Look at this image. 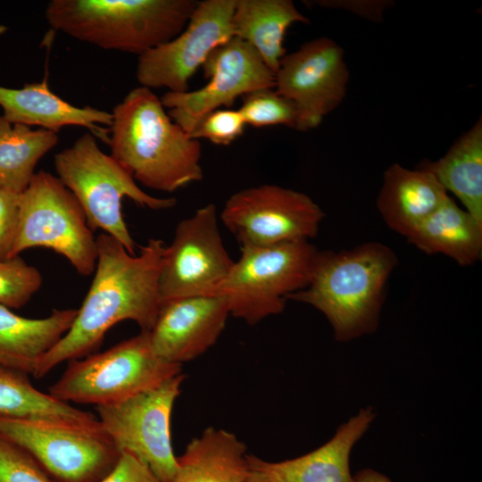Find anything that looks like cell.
Here are the masks:
<instances>
[{"label": "cell", "instance_id": "15", "mask_svg": "<svg viewBox=\"0 0 482 482\" xmlns=\"http://www.w3.org/2000/svg\"><path fill=\"white\" fill-rule=\"evenodd\" d=\"M349 73L343 49L332 39L320 37L286 54L275 73V91L294 104L299 130L320 124L343 100Z\"/></svg>", "mask_w": 482, "mask_h": 482}, {"label": "cell", "instance_id": "10", "mask_svg": "<svg viewBox=\"0 0 482 482\" xmlns=\"http://www.w3.org/2000/svg\"><path fill=\"white\" fill-rule=\"evenodd\" d=\"M184 378L180 373L124 401L96 406L102 428L119 452L137 457L162 482H171L177 471L170 421Z\"/></svg>", "mask_w": 482, "mask_h": 482}, {"label": "cell", "instance_id": "25", "mask_svg": "<svg viewBox=\"0 0 482 482\" xmlns=\"http://www.w3.org/2000/svg\"><path fill=\"white\" fill-rule=\"evenodd\" d=\"M57 133L14 124L0 116V188L21 195L39 160L58 143Z\"/></svg>", "mask_w": 482, "mask_h": 482}, {"label": "cell", "instance_id": "19", "mask_svg": "<svg viewBox=\"0 0 482 482\" xmlns=\"http://www.w3.org/2000/svg\"><path fill=\"white\" fill-rule=\"evenodd\" d=\"M448 197L428 170H409L395 163L385 171L377 206L388 228L406 237Z\"/></svg>", "mask_w": 482, "mask_h": 482}, {"label": "cell", "instance_id": "5", "mask_svg": "<svg viewBox=\"0 0 482 482\" xmlns=\"http://www.w3.org/2000/svg\"><path fill=\"white\" fill-rule=\"evenodd\" d=\"M54 164L58 179L84 211L92 231L104 230L130 254H136V243L122 215V198L129 197L154 211L176 204L174 198L154 197L143 191L111 154L100 149L92 133L83 134L71 146L57 153Z\"/></svg>", "mask_w": 482, "mask_h": 482}, {"label": "cell", "instance_id": "24", "mask_svg": "<svg viewBox=\"0 0 482 482\" xmlns=\"http://www.w3.org/2000/svg\"><path fill=\"white\" fill-rule=\"evenodd\" d=\"M430 171L452 192L475 220L482 223V120L463 134L439 160L428 162Z\"/></svg>", "mask_w": 482, "mask_h": 482}, {"label": "cell", "instance_id": "29", "mask_svg": "<svg viewBox=\"0 0 482 482\" xmlns=\"http://www.w3.org/2000/svg\"><path fill=\"white\" fill-rule=\"evenodd\" d=\"M0 482H55L22 448L0 436Z\"/></svg>", "mask_w": 482, "mask_h": 482}, {"label": "cell", "instance_id": "30", "mask_svg": "<svg viewBox=\"0 0 482 482\" xmlns=\"http://www.w3.org/2000/svg\"><path fill=\"white\" fill-rule=\"evenodd\" d=\"M245 122L238 110L217 109L200 120L188 134L192 138H204L219 145H229L245 130Z\"/></svg>", "mask_w": 482, "mask_h": 482}, {"label": "cell", "instance_id": "2", "mask_svg": "<svg viewBox=\"0 0 482 482\" xmlns=\"http://www.w3.org/2000/svg\"><path fill=\"white\" fill-rule=\"evenodd\" d=\"M111 155L135 181L171 193L202 180V148L175 123L152 89H131L112 112Z\"/></svg>", "mask_w": 482, "mask_h": 482}, {"label": "cell", "instance_id": "8", "mask_svg": "<svg viewBox=\"0 0 482 482\" xmlns=\"http://www.w3.org/2000/svg\"><path fill=\"white\" fill-rule=\"evenodd\" d=\"M0 436L26 451L55 482H97L120 455L98 420L0 415Z\"/></svg>", "mask_w": 482, "mask_h": 482}, {"label": "cell", "instance_id": "7", "mask_svg": "<svg viewBox=\"0 0 482 482\" xmlns=\"http://www.w3.org/2000/svg\"><path fill=\"white\" fill-rule=\"evenodd\" d=\"M240 250L213 295L225 297L230 315L249 325L282 312L287 296L308 286L319 253L309 240Z\"/></svg>", "mask_w": 482, "mask_h": 482}, {"label": "cell", "instance_id": "6", "mask_svg": "<svg viewBox=\"0 0 482 482\" xmlns=\"http://www.w3.org/2000/svg\"><path fill=\"white\" fill-rule=\"evenodd\" d=\"M181 370L158 356L149 332L140 331L102 353L69 361L48 394L66 403L112 404L152 389Z\"/></svg>", "mask_w": 482, "mask_h": 482}, {"label": "cell", "instance_id": "1", "mask_svg": "<svg viewBox=\"0 0 482 482\" xmlns=\"http://www.w3.org/2000/svg\"><path fill=\"white\" fill-rule=\"evenodd\" d=\"M166 246L162 239L150 238L139 254H130L118 240L100 234L88 292L70 329L39 359L32 376L42 378L63 362L92 354L120 321L132 320L140 331H150L162 303L159 276Z\"/></svg>", "mask_w": 482, "mask_h": 482}, {"label": "cell", "instance_id": "11", "mask_svg": "<svg viewBox=\"0 0 482 482\" xmlns=\"http://www.w3.org/2000/svg\"><path fill=\"white\" fill-rule=\"evenodd\" d=\"M220 218L240 247H264L314 237L324 212L302 192L263 184L231 195Z\"/></svg>", "mask_w": 482, "mask_h": 482}, {"label": "cell", "instance_id": "12", "mask_svg": "<svg viewBox=\"0 0 482 482\" xmlns=\"http://www.w3.org/2000/svg\"><path fill=\"white\" fill-rule=\"evenodd\" d=\"M235 261L219 229L216 206L204 205L178 223L159 276L161 302L213 295Z\"/></svg>", "mask_w": 482, "mask_h": 482}, {"label": "cell", "instance_id": "4", "mask_svg": "<svg viewBox=\"0 0 482 482\" xmlns=\"http://www.w3.org/2000/svg\"><path fill=\"white\" fill-rule=\"evenodd\" d=\"M197 4L194 0H52L49 25L103 49L140 55L177 37Z\"/></svg>", "mask_w": 482, "mask_h": 482}, {"label": "cell", "instance_id": "31", "mask_svg": "<svg viewBox=\"0 0 482 482\" xmlns=\"http://www.w3.org/2000/svg\"><path fill=\"white\" fill-rule=\"evenodd\" d=\"M20 195L0 188V261L10 259L14 244Z\"/></svg>", "mask_w": 482, "mask_h": 482}, {"label": "cell", "instance_id": "18", "mask_svg": "<svg viewBox=\"0 0 482 482\" xmlns=\"http://www.w3.org/2000/svg\"><path fill=\"white\" fill-rule=\"evenodd\" d=\"M0 106L10 122L57 133L67 126L87 128L108 144L112 112L91 106L79 107L55 95L46 80L25 84L21 88L0 86Z\"/></svg>", "mask_w": 482, "mask_h": 482}, {"label": "cell", "instance_id": "32", "mask_svg": "<svg viewBox=\"0 0 482 482\" xmlns=\"http://www.w3.org/2000/svg\"><path fill=\"white\" fill-rule=\"evenodd\" d=\"M97 482H162L140 460L129 453H120L115 466Z\"/></svg>", "mask_w": 482, "mask_h": 482}, {"label": "cell", "instance_id": "26", "mask_svg": "<svg viewBox=\"0 0 482 482\" xmlns=\"http://www.w3.org/2000/svg\"><path fill=\"white\" fill-rule=\"evenodd\" d=\"M0 415L39 417L73 422L97 420L91 412L60 402L36 388L29 375L0 367Z\"/></svg>", "mask_w": 482, "mask_h": 482}, {"label": "cell", "instance_id": "17", "mask_svg": "<svg viewBox=\"0 0 482 482\" xmlns=\"http://www.w3.org/2000/svg\"><path fill=\"white\" fill-rule=\"evenodd\" d=\"M374 418L372 408L362 409L323 445L294 459L272 462L248 455L250 470L267 482H353L350 454Z\"/></svg>", "mask_w": 482, "mask_h": 482}, {"label": "cell", "instance_id": "22", "mask_svg": "<svg viewBox=\"0 0 482 482\" xmlns=\"http://www.w3.org/2000/svg\"><path fill=\"white\" fill-rule=\"evenodd\" d=\"M406 238L423 253L444 254L461 266L473 265L482 253V223L450 196Z\"/></svg>", "mask_w": 482, "mask_h": 482}, {"label": "cell", "instance_id": "33", "mask_svg": "<svg viewBox=\"0 0 482 482\" xmlns=\"http://www.w3.org/2000/svg\"><path fill=\"white\" fill-rule=\"evenodd\" d=\"M353 478V482H392L386 476L373 470H363Z\"/></svg>", "mask_w": 482, "mask_h": 482}, {"label": "cell", "instance_id": "27", "mask_svg": "<svg viewBox=\"0 0 482 482\" xmlns=\"http://www.w3.org/2000/svg\"><path fill=\"white\" fill-rule=\"evenodd\" d=\"M238 111L245 124L254 128L284 125L299 130L297 109L274 88L260 89L244 96Z\"/></svg>", "mask_w": 482, "mask_h": 482}, {"label": "cell", "instance_id": "9", "mask_svg": "<svg viewBox=\"0 0 482 482\" xmlns=\"http://www.w3.org/2000/svg\"><path fill=\"white\" fill-rule=\"evenodd\" d=\"M43 247L64 256L82 276L96 269V238L73 194L57 176L40 170L20 195L11 257Z\"/></svg>", "mask_w": 482, "mask_h": 482}, {"label": "cell", "instance_id": "28", "mask_svg": "<svg viewBox=\"0 0 482 482\" xmlns=\"http://www.w3.org/2000/svg\"><path fill=\"white\" fill-rule=\"evenodd\" d=\"M39 270L19 256L0 261V305L24 306L42 285Z\"/></svg>", "mask_w": 482, "mask_h": 482}, {"label": "cell", "instance_id": "21", "mask_svg": "<svg viewBox=\"0 0 482 482\" xmlns=\"http://www.w3.org/2000/svg\"><path fill=\"white\" fill-rule=\"evenodd\" d=\"M250 472L245 444L231 432L210 427L177 457L171 482H246Z\"/></svg>", "mask_w": 482, "mask_h": 482}, {"label": "cell", "instance_id": "14", "mask_svg": "<svg viewBox=\"0 0 482 482\" xmlns=\"http://www.w3.org/2000/svg\"><path fill=\"white\" fill-rule=\"evenodd\" d=\"M236 0L197 2L185 29L173 39L138 55L137 79L150 89L189 90V79L208 55L234 37Z\"/></svg>", "mask_w": 482, "mask_h": 482}, {"label": "cell", "instance_id": "34", "mask_svg": "<svg viewBox=\"0 0 482 482\" xmlns=\"http://www.w3.org/2000/svg\"><path fill=\"white\" fill-rule=\"evenodd\" d=\"M246 482H267L265 481L261 476H259L257 473L251 470L250 475L246 480Z\"/></svg>", "mask_w": 482, "mask_h": 482}, {"label": "cell", "instance_id": "3", "mask_svg": "<svg viewBox=\"0 0 482 482\" xmlns=\"http://www.w3.org/2000/svg\"><path fill=\"white\" fill-rule=\"evenodd\" d=\"M395 252L379 242L318 253L308 286L287 296L322 312L335 338L348 342L374 332L379 322Z\"/></svg>", "mask_w": 482, "mask_h": 482}, {"label": "cell", "instance_id": "20", "mask_svg": "<svg viewBox=\"0 0 482 482\" xmlns=\"http://www.w3.org/2000/svg\"><path fill=\"white\" fill-rule=\"evenodd\" d=\"M78 309H54L42 319L15 314L0 305V367L32 375L39 359L70 329Z\"/></svg>", "mask_w": 482, "mask_h": 482}, {"label": "cell", "instance_id": "23", "mask_svg": "<svg viewBox=\"0 0 482 482\" xmlns=\"http://www.w3.org/2000/svg\"><path fill=\"white\" fill-rule=\"evenodd\" d=\"M295 22L309 21L290 0H236L234 37L249 43L274 73L287 54L286 32Z\"/></svg>", "mask_w": 482, "mask_h": 482}, {"label": "cell", "instance_id": "16", "mask_svg": "<svg viewBox=\"0 0 482 482\" xmlns=\"http://www.w3.org/2000/svg\"><path fill=\"white\" fill-rule=\"evenodd\" d=\"M229 315L226 298L217 295L162 302L148 331L152 347L163 360L182 365L215 344Z\"/></svg>", "mask_w": 482, "mask_h": 482}, {"label": "cell", "instance_id": "13", "mask_svg": "<svg viewBox=\"0 0 482 482\" xmlns=\"http://www.w3.org/2000/svg\"><path fill=\"white\" fill-rule=\"evenodd\" d=\"M210 81L202 88L183 93L167 91L161 101L170 119L189 134L208 113L229 107L237 97L275 87V73L255 49L233 37L215 48L203 66Z\"/></svg>", "mask_w": 482, "mask_h": 482}]
</instances>
